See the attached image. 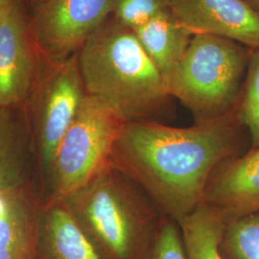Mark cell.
<instances>
[{"label": "cell", "instance_id": "1", "mask_svg": "<svg viewBox=\"0 0 259 259\" xmlns=\"http://www.w3.org/2000/svg\"><path fill=\"white\" fill-rule=\"evenodd\" d=\"M243 129L236 111L184 128L157 121L126 122L113 147L111 166L134 181L164 216L179 224L203 204L215 168L243 154Z\"/></svg>", "mask_w": 259, "mask_h": 259}, {"label": "cell", "instance_id": "2", "mask_svg": "<svg viewBox=\"0 0 259 259\" xmlns=\"http://www.w3.org/2000/svg\"><path fill=\"white\" fill-rule=\"evenodd\" d=\"M77 55L85 93L125 122H161L173 98L132 29L111 15Z\"/></svg>", "mask_w": 259, "mask_h": 259}, {"label": "cell", "instance_id": "3", "mask_svg": "<svg viewBox=\"0 0 259 259\" xmlns=\"http://www.w3.org/2000/svg\"><path fill=\"white\" fill-rule=\"evenodd\" d=\"M102 259H149L163 214L144 190L109 167L61 204Z\"/></svg>", "mask_w": 259, "mask_h": 259}, {"label": "cell", "instance_id": "4", "mask_svg": "<svg viewBox=\"0 0 259 259\" xmlns=\"http://www.w3.org/2000/svg\"><path fill=\"white\" fill-rule=\"evenodd\" d=\"M252 49L225 37L194 35L165 82L167 92L195 121L236 111Z\"/></svg>", "mask_w": 259, "mask_h": 259}, {"label": "cell", "instance_id": "5", "mask_svg": "<svg viewBox=\"0 0 259 259\" xmlns=\"http://www.w3.org/2000/svg\"><path fill=\"white\" fill-rule=\"evenodd\" d=\"M125 123L101 99L84 95L56 152L50 204H61L111 167L113 147Z\"/></svg>", "mask_w": 259, "mask_h": 259}, {"label": "cell", "instance_id": "6", "mask_svg": "<svg viewBox=\"0 0 259 259\" xmlns=\"http://www.w3.org/2000/svg\"><path fill=\"white\" fill-rule=\"evenodd\" d=\"M114 0H44L29 19L41 61L59 64L78 53L113 13Z\"/></svg>", "mask_w": 259, "mask_h": 259}, {"label": "cell", "instance_id": "7", "mask_svg": "<svg viewBox=\"0 0 259 259\" xmlns=\"http://www.w3.org/2000/svg\"><path fill=\"white\" fill-rule=\"evenodd\" d=\"M33 91L35 119L40 157L51 171L56 152L87 94L78 55L59 64H45Z\"/></svg>", "mask_w": 259, "mask_h": 259}, {"label": "cell", "instance_id": "8", "mask_svg": "<svg viewBox=\"0 0 259 259\" xmlns=\"http://www.w3.org/2000/svg\"><path fill=\"white\" fill-rule=\"evenodd\" d=\"M40 55L19 0H13L0 21V109L24 102L40 75Z\"/></svg>", "mask_w": 259, "mask_h": 259}, {"label": "cell", "instance_id": "9", "mask_svg": "<svg viewBox=\"0 0 259 259\" xmlns=\"http://www.w3.org/2000/svg\"><path fill=\"white\" fill-rule=\"evenodd\" d=\"M175 19L194 35H212L259 49V12L246 0H171Z\"/></svg>", "mask_w": 259, "mask_h": 259}, {"label": "cell", "instance_id": "10", "mask_svg": "<svg viewBox=\"0 0 259 259\" xmlns=\"http://www.w3.org/2000/svg\"><path fill=\"white\" fill-rule=\"evenodd\" d=\"M203 204L227 223L259 211V148L223 161L215 168Z\"/></svg>", "mask_w": 259, "mask_h": 259}, {"label": "cell", "instance_id": "11", "mask_svg": "<svg viewBox=\"0 0 259 259\" xmlns=\"http://www.w3.org/2000/svg\"><path fill=\"white\" fill-rule=\"evenodd\" d=\"M35 259H102L73 217L60 204L37 212Z\"/></svg>", "mask_w": 259, "mask_h": 259}, {"label": "cell", "instance_id": "12", "mask_svg": "<svg viewBox=\"0 0 259 259\" xmlns=\"http://www.w3.org/2000/svg\"><path fill=\"white\" fill-rule=\"evenodd\" d=\"M133 31L165 83L193 35L175 19L170 9Z\"/></svg>", "mask_w": 259, "mask_h": 259}, {"label": "cell", "instance_id": "13", "mask_svg": "<svg viewBox=\"0 0 259 259\" xmlns=\"http://www.w3.org/2000/svg\"><path fill=\"white\" fill-rule=\"evenodd\" d=\"M37 216L20 188L0 216V259H35Z\"/></svg>", "mask_w": 259, "mask_h": 259}, {"label": "cell", "instance_id": "14", "mask_svg": "<svg viewBox=\"0 0 259 259\" xmlns=\"http://www.w3.org/2000/svg\"><path fill=\"white\" fill-rule=\"evenodd\" d=\"M227 222L208 206L201 204L179 223L188 259H224L220 242Z\"/></svg>", "mask_w": 259, "mask_h": 259}, {"label": "cell", "instance_id": "15", "mask_svg": "<svg viewBox=\"0 0 259 259\" xmlns=\"http://www.w3.org/2000/svg\"><path fill=\"white\" fill-rule=\"evenodd\" d=\"M24 163L17 124L10 109H0V189L22 188Z\"/></svg>", "mask_w": 259, "mask_h": 259}, {"label": "cell", "instance_id": "16", "mask_svg": "<svg viewBox=\"0 0 259 259\" xmlns=\"http://www.w3.org/2000/svg\"><path fill=\"white\" fill-rule=\"evenodd\" d=\"M219 248L224 259H259V211L227 223Z\"/></svg>", "mask_w": 259, "mask_h": 259}, {"label": "cell", "instance_id": "17", "mask_svg": "<svg viewBox=\"0 0 259 259\" xmlns=\"http://www.w3.org/2000/svg\"><path fill=\"white\" fill-rule=\"evenodd\" d=\"M236 114L249 134L250 148H259V49L250 56Z\"/></svg>", "mask_w": 259, "mask_h": 259}, {"label": "cell", "instance_id": "18", "mask_svg": "<svg viewBox=\"0 0 259 259\" xmlns=\"http://www.w3.org/2000/svg\"><path fill=\"white\" fill-rule=\"evenodd\" d=\"M171 0H114L112 16L135 30L170 9Z\"/></svg>", "mask_w": 259, "mask_h": 259}, {"label": "cell", "instance_id": "19", "mask_svg": "<svg viewBox=\"0 0 259 259\" xmlns=\"http://www.w3.org/2000/svg\"><path fill=\"white\" fill-rule=\"evenodd\" d=\"M149 259H188L179 224L164 215L158 225Z\"/></svg>", "mask_w": 259, "mask_h": 259}, {"label": "cell", "instance_id": "20", "mask_svg": "<svg viewBox=\"0 0 259 259\" xmlns=\"http://www.w3.org/2000/svg\"><path fill=\"white\" fill-rule=\"evenodd\" d=\"M18 190L19 189H14V190H1L0 189V216L6 211L14 195Z\"/></svg>", "mask_w": 259, "mask_h": 259}, {"label": "cell", "instance_id": "21", "mask_svg": "<svg viewBox=\"0 0 259 259\" xmlns=\"http://www.w3.org/2000/svg\"><path fill=\"white\" fill-rule=\"evenodd\" d=\"M13 0H0V21L5 16V13L9 8L10 4L12 3Z\"/></svg>", "mask_w": 259, "mask_h": 259}, {"label": "cell", "instance_id": "22", "mask_svg": "<svg viewBox=\"0 0 259 259\" xmlns=\"http://www.w3.org/2000/svg\"><path fill=\"white\" fill-rule=\"evenodd\" d=\"M246 1L259 12V0H246Z\"/></svg>", "mask_w": 259, "mask_h": 259}, {"label": "cell", "instance_id": "23", "mask_svg": "<svg viewBox=\"0 0 259 259\" xmlns=\"http://www.w3.org/2000/svg\"><path fill=\"white\" fill-rule=\"evenodd\" d=\"M32 1H33V2H35V3H37V4H38V3H40V2H42V1H44V0H32Z\"/></svg>", "mask_w": 259, "mask_h": 259}]
</instances>
